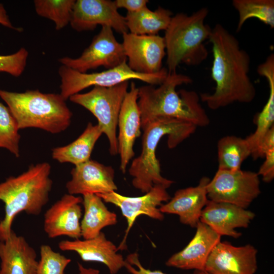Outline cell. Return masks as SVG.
I'll use <instances>...</instances> for the list:
<instances>
[{"label": "cell", "mask_w": 274, "mask_h": 274, "mask_svg": "<svg viewBox=\"0 0 274 274\" xmlns=\"http://www.w3.org/2000/svg\"><path fill=\"white\" fill-rule=\"evenodd\" d=\"M255 214L232 204L208 200L203 209L199 221L220 235L237 238L242 233L237 228L248 227Z\"/></svg>", "instance_id": "19"}, {"label": "cell", "mask_w": 274, "mask_h": 274, "mask_svg": "<svg viewBox=\"0 0 274 274\" xmlns=\"http://www.w3.org/2000/svg\"><path fill=\"white\" fill-rule=\"evenodd\" d=\"M172 17V12L168 9L159 7L152 11L146 7L136 12H127L124 17L130 33L155 35L160 31L166 29Z\"/></svg>", "instance_id": "26"}, {"label": "cell", "mask_w": 274, "mask_h": 274, "mask_svg": "<svg viewBox=\"0 0 274 274\" xmlns=\"http://www.w3.org/2000/svg\"><path fill=\"white\" fill-rule=\"evenodd\" d=\"M232 3L238 15L237 31L247 20L253 18L274 27L273 0H233Z\"/></svg>", "instance_id": "28"}, {"label": "cell", "mask_w": 274, "mask_h": 274, "mask_svg": "<svg viewBox=\"0 0 274 274\" xmlns=\"http://www.w3.org/2000/svg\"><path fill=\"white\" fill-rule=\"evenodd\" d=\"M257 249L248 244L236 247L221 241L207 261L204 271L210 274H254L257 269Z\"/></svg>", "instance_id": "14"}, {"label": "cell", "mask_w": 274, "mask_h": 274, "mask_svg": "<svg viewBox=\"0 0 274 274\" xmlns=\"http://www.w3.org/2000/svg\"><path fill=\"white\" fill-rule=\"evenodd\" d=\"M257 72L267 81L269 95L261 112L255 116V131L247 136V140L253 156L256 151L259 142L266 132L272 126L274 122V62L266 60L257 67Z\"/></svg>", "instance_id": "24"}, {"label": "cell", "mask_w": 274, "mask_h": 274, "mask_svg": "<svg viewBox=\"0 0 274 274\" xmlns=\"http://www.w3.org/2000/svg\"><path fill=\"white\" fill-rule=\"evenodd\" d=\"M257 173L218 169L207 186L209 200L246 209L260 194Z\"/></svg>", "instance_id": "9"}, {"label": "cell", "mask_w": 274, "mask_h": 274, "mask_svg": "<svg viewBox=\"0 0 274 274\" xmlns=\"http://www.w3.org/2000/svg\"><path fill=\"white\" fill-rule=\"evenodd\" d=\"M264 157L265 160L257 174L262 177L263 181L269 183L274 178V150L269 151Z\"/></svg>", "instance_id": "35"}, {"label": "cell", "mask_w": 274, "mask_h": 274, "mask_svg": "<svg viewBox=\"0 0 274 274\" xmlns=\"http://www.w3.org/2000/svg\"><path fill=\"white\" fill-rule=\"evenodd\" d=\"M0 24L10 29L20 32L22 28L15 27L12 23L3 4L0 3Z\"/></svg>", "instance_id": "37"}, {"label": "cell", "mask_w": 274, "mask_h": 274, "mask_svg": "<svg viewBox=\"0 0 274 274\" xmlns=\"http://www.w3.org/2000/svg\"><path fill=\"white\" fill-rule=\"evenodd\" d=\"M218 169L236 170L251 155L250 147L245 139L227 135L218 142Z\"/></svg>", "instance_id": "27"}, {"label": "cell", "mask_w": 274, "mask_h": 274, "mask_svg": "<svg viewBox=\"0 0 274 274\" xmlns=\"http://www.w3.org/2000/svg\"><path fill=\"white\" fill-rule=\"evenodd\" d=\"M123 46L128 66L134 72L153 74L163 68L166 55L163 37L158 35H138L130 32L122 35Z\"/></svg>", "instance_id": "13"}, {"label": "cell", "mask_w": 274, "mask_h": 274, "mask_svg": "<svg viewBox=\"0 0 274 274\" xmlns=\"http://www.w3.org/2000/svg\"><path fill=\"white\" fill-rule=\"evenodd\" d=\"M79 274H99V271L97 269L84 267L81 264L78 263Z\"/></svg>", "instance_id": "38"}, {"label": "cell", "mask_w": 274, "mask_h": 274, "mask_svg": "<svg viewBox=\"0 0 274 274\" xmlns=\"http://www.w3.org/2000/svg\"><path fill=\"white\" fill-rule=\"evenodd\" d=\"M0 97L19 129L36 128L55 134L71 124L73 114L60 94L45 93L39 90L17 92L0 89Z\"/></svg>", "instance_id": "5"}, {"label": "cell", "mask_w": 274, "mask_h": 274, "mask_svg": "<svg viewBox=\"0 0 274 274\" xmlns=\"http://www.w3.org/2000/svg\"><path fill=\"white\" fill-rule=\"evenodd\" d=\"M195 273L196 274H210L208 272H207V271L203 270V271H197V270H195Z\"/></svg>", "instance_id": "39"}, {"label": "cell", "mask_w": 274, "mask_h": 274, "mask_svg": "<svg viewBox=\"0 0 274 274\" xmlns=\"http://www.w3.org/2000/svg\"><path fill=\"white\" fill-rule=\"evenodd\" d=\"M51 169L50 164L46 162L31 165L21 174L0 183V200L5 204V216L0 221V241L9 236L18 214H40L49 201L52 187Z\"/></svg>", "instance_id": "3"}, {"label": "cell", "mask_w": 274, "mask_h": 274, "mask_svg": "<svg viewBox=\"0 0 274 274\" xmlns=\"http://www.w3.org/2000/svg\"><path fill=\"white\" fill-rule=\"evenodd\" d=\"M0 274H37L35 250L13 230L5 241H0Z\"/></svg>", "instance_id": "22"}, {"label": "cell", "mask_w": 274, "mask_h": 274, "mask_svg": "<svg viewBox=\"0 0 274 274\" xmlns=\"http://www.w3.org/2000/svg\"><path fill=\"white\" fill-rule=\"evenodd\" d=\"M196 228L192 239L182 250L169 257L165 262L166 266L182 269L204 270L208 258L220 242L221 236L200 221Z\"/></svg>", "instance_id": "18"}, {"label": "cell", "mask_w": 274, "mask_h": 274, "mask_svg": "<svg viewBox=\"0 0 274 274\" xmlns=\"http://www.w3.org/2000/svg\"><path fill=\"white\" fill-rule=\"evenodd\" d=\"M82 204L84 209L81 222L82 236L90 239L97 236L104 227L117 223L116 214L109 211L103 200L95 194L83 195Z\"/></svg>", "instance_id": "25"}, {"label": "cell", "mask_w": 274, "mask_h": 274, "mask_svg": "<svg viewBox=\"0 0 274 274\" xmlns=\"http://www.w3.org/2000/svg\"><path fill=\"white\" fill-rule=\"evenodd\" d=\"M212 45L213 60L211 77L214 92L201 93L200 99L213 110L235 102L249 103L256 91L249 73L250 57L237 39L220 24L212 28L209 39Z\"/></svg>", "instance_id": "1"}, {"label": "cell", "mask_w": 274, "mask_h": 274, "mask_svg": "<svg viewBox=\"0 0 274 274\" xmlns=\"http://www.w3.org/2000/svg\"><path fill=\"white\" fill-rule=\"evenodd\" d=\"M274 150V126L270 128L260 140L255 154L254 159L264 157L270 150Z\"/></svg>", "instance_id": "34"}, {"label": "cell", "mask_w": 274, "mask_h": 274, "mask_svg": "<svg viewBox=\"0 0 274 274\" xmlns=\"http://www.w3.org/2000/svg\"><path fill=\"white\" fill-rule=\"evenodd\" d=\"M102 134L99 126L88 123L83 132L71 143L54 148L52 157L60 163H71L77 165L90 159L94 146Z\"/></svg>", "instance_id": "23"}, {"label": "cell", "mask_w": 274, "mask_h": 274, "mask_svg": "<svg viewBox=\"0 0 274 274\" xmlns=\"http://www.w3.org/2000/svg\"><path fill=\"white\" fill-rule=\"evenodd\" d=\"M60 78V95L66 100L90 86L111 87L130 80H138L151 85H159L166 79V68L153 74L136 73L128 65L127 61L111 69L100 72L82 73L61 65L58 70Z\"/></svg>", "instance_id": "8"}, {"label": "cell", "mask_w": 274, "mask_h": 274, "mask_svg": "<svg viewBox=\"0 0 274 274\" xmlns=\"http://www.w3.org/2000/svg\"><path fill=\"white\" fill-rule=\"evenodd\" d=\"M28 56V52L23 47L11 54L0 55V72L19 77L25 68Z\"/></svg>", "instance_id": "32"}, {"label": "cell", "mask_w": 274, "mask_h": 274, "mask_svg": "<svg viewBox=\"0 0 274 274\" xmlns=\"http://www.w3.org/2000/svg\"><path fill=\"white\" fill-rule=\"evenodd\" d=\"M166 188L161 185H155L143 196L129 197L122 195L116 191L96 195L106 202L112 203L121 210L122 215L126 218L127 227L124 237L117 249H126V240L130 229L136 219L140 215H146L152 219L162 220L164 219L158 207L163 202H167L170 197Z\"/></svg>", "instance_id": "11"}, {"label": "cell", "mask_w": 274, "mask_h": 274, "mask_svg": "<svg viewBox=\"0 0 274 274\" xmlns=\"http://www.w3.org/2000/svg\"><path fill=\"white\" fill-rule=\"evenodd\" d=\"M70 24L78 32L93 30L99 25L122 35L128 31L125 17L110 0L76 1Z\"/></svg>", "instance_id": "12"}, {"label": "cell", "mask_w": 274, "mask_h": 274, "mask_svg": "<svg viewBox=\"0 0 274 274\" xmlns=\"http://www.w3.org/2000/svg\"><path fill=\"white\" fill-rule=\"evenodd\" d=\"M128 86V81H126L111 87L94 86L87 92L77 93L69 98L71 101L84 107L96 117L97 125L108 138L112 155L118 154L117 127Z\"/></svg>", "instance_id": "7"}, {"label": "cell", "mask_w": 274, "mask_h": 274, "mask_svg": "<svg viewBox=\"0 0 274 274\" xmlns=\"http://www.w3.org/2000/svg\"><path fill=\"white\" fill-rule=\"evenodd\" d=\"M139 88L132 82L123 100L118 120V151L120 155V169L124 174L135 153L133 146L141 134V114L138 104Z\"/></svg>", "instance_id": "15"}, {"label": "cell", "mask_w": 274, "mask_h": 274, "mask_svg": "<svg viewBox=\"0 0 274 274\" xmlns=\"http://www.w3.org/2000/svg\"><path fill=\"white\" fill-rule=\"evenodd\" d=\"M17 123L8 108L0 101V148L20 156V135Z\"/></svg>", "instance_id": "30"}, {"label": "cell", "mask_w": 274, "mask_h": 274, "mask_svg": "<svg viewBox=\"0 0 274 274\" xmlns=\"http://www.w3.org/2000/svg\"><path fill=\"white\" fill-rule=\"evenodd\" d=\"M210 180L203 177L197 186L177 190L173 197L159 207L160 211L177 215L182 224L196 227L209 200L207 186Z\"/></svg>", "instance_id": "21"}, {"label": "cell", "mask_w": 274, "mask_h": 274, "mask_svg": "<svg viewBox=\"0 0 274 274\" xmlns=\"http://www.w3.org/2000/svg\"><path fill=\"white\" fill-rule=\"evenodd\" d=\"M209 10L202 8L190 15L184 13L173 16L163 37L168 74L177 72L181 63L198 65L208 56L204 42L212 28L205 23Z\"/></svg>", "instance_id": "6"}, {"label": "cell", "mask_w": 274, "mask_h": 274, "mask_svg": "<svg viewBox=\"0 0 274 274\" xmlns=\"http://www.w3.org/2000/svg\"><path fill=\"white\" fill-rule=\"evenodd\" d=\"M82 201L80 196L65 194L46 211L44 229L49 238L66 236L77 239L82 236Z\"/></svg>", "instance_id": "16"}, {"label": "cell", "mask_w": 274, "mask_h": 274, "mask_svg": "<svg viewBox=\"0 0 274 274\" xmlns=\"http://www.w3.org/2000/svg\"><path fill=\"white\" fill-rule=\"evenodd\" d=\"M62 65L82 73L103 66L116 67L127 61L123 46L115 38L113 30L102 26L89 46L77 58L63 57L58 59Z\"/></svg>", "instance_id": "10"}, {"label": "cell", "mask_w": 274, "mask_h": 274, "mask_svg": "<svg viewBox=\"0 0 274 274\" xmlns=\"http://www.w3.org/2000/svg\"><path fill=\"white\" fill-rule=\"evenodd\" d=\"M75 0H35L37 14L53 21L59 30L70 24Z\"/></svg>", "instance_id": "29"}, {"label": "cell", "mask_w": 274, "mask_h": 274, "mask_svg": "<svg viewBox=\"0 0 274 274\" xmlns=\"http://www.w3.org/2000/svg\"><path fill=\"white\" fill-rule=\"evenodd\" d=\"M197 127L190 122L172 118L158 119L148 125L143 130L141 153L132 160L129 168L133 186L144 193L155 185L169 187L174 181L162 176L156 157L158 143L167 135V146L173 149L193 134Z\"/></svg>", "instance_id": "4"}, {"label": "cell", "mask_w": 274, "mask_h": 274, "mask_svg": "<svg viewBox=\"0 0 274 274\" xmlns=\"http://www.w3.org/2000/svg\"><path fill=\"white\" fill-rule=\"evenodd\" d=\"M58 248L62 251L76 252L84 261L106 265L111 274H116L125 266V260L117 253V247L102 232L90 239L62 241L58 243Z\"/></svg>", "instance_id": "20"}, {"label": "cell", "mask_w": 274, "mask_h": 274, "mask_svg": "<svg viewBox=\"0 0 274 274\" xmlns=\"http://www.w3.org/2000/svg\"><path fill=\"white\" fill-rule=\"evenodd\" d=\"M71 262V259L55 252L49 245H43L40 247L37 274H64Z\"/></svg>", "instance_id": "31"}, {"label": "cell", "mask_w": 274, "mask_h": 274, "mask_svg": "<svg viewBox=\"0 0 274 274\" xmlns=\"http://www.w3.org/2000/svg\"><path fill=\"white\" fill-rule=\"evenodd\" d=\"M71 179L65 185L70 194H102L116 191L115 171L111 166L105 165L89 159L75 165L71 172Z\"/></svg>", "instance_id": "17"}, {"label": "cell", "mask_w": 274, "mask_h": 274, "mask_svg": "<svg viewBox=\"0 0 274 274\" xmlns=\"http://www.w3.org/2000/svg\"><path fill=\"white\" fill-rule=\"evenodd\" d=\"M192 83L188 76L177 72L168 74L165 80L155 87L148 85L139 88L138 104L141 114V128L160 118H172L190 122L197 127L210 123V119L194 91L176 88Z\"/></svg>", "instance_id": "2"}, {"label": "cell", "mask_w": 274, "mask_h": 274, "mask_svg": "<svg viewBox=\"0 0 274 274\" xmlns=\"http://www.w3.org/2000/svg\"><path fill=\"white\" fill-rule=\"evenodd\" d=\"M124 267L131 274H166L159 270H151L144 267L141 263L136 252L128 255ZM192 274H196L195 272Z\"/></svg>", "instance_id": "33"}, {"label": "cell", "mask_w": 274, "mask_h": 274, "mask_svg": "<svg viewBox=\"0 0 274 274\" xmlns=\"http://www.w3.org/2000/svg\"><path fill=\"white\" fill-rule=\"evenodd\" d=\"M114 3L116 7L124 8L127 12H136L147 7L148 0H116Z\"/></svg>", "instance_id": "36"}]
</instances>
